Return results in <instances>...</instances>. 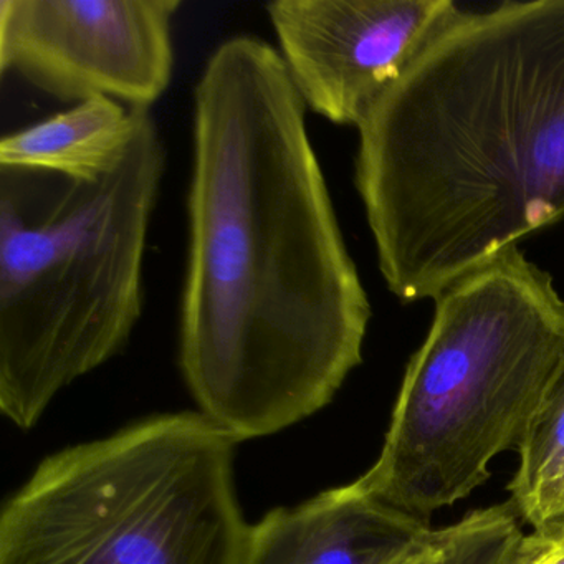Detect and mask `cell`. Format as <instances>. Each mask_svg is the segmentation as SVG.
I'll list each match as a JSON object with an SVG mask.
<instances>
[{
    "instance_id": "obj_14",
    "label": "cell",
    "mask_w": 564,
    "mask_h": 564,
    "mask_svg": "<svg viewBox=\"0 0 564 564\" xmlns=\"http://www.w3.org/2000/svg\"><path fill=\"white\" fill-rule=\"evenodd\" d=\"M560 517H564V477L563 485H561Z\"/></svg>"
},
{
    "instance_id": "obj_11",
    "label": "cell",
    "mask_w": 564,
    "mask_h": 564,
    "mask_svg": "<svg viewBox=\"0 0 564 564\" xmlns=\"http://www.w3.org/2000/svg\"><path fill=\"white\" fill-rule=\"evenodd\" d=\"M520 514L510 501L471 511L458 523L435 530L432 564H510L520 543Z\"/></svg>"
},
{
    "instance_id": "obj_5",
    "label": "cell",
    "mask_w": 564,
    "mask_h": 564,
    "mask_svg": "<svg viewBox=\"0 0 564 564\" xmlns=\"http://www.w3.org/2000/svg\"><path fill=\"white\" fill-rule=\"evenodd\" d=\"M237 445L183 411L48 455L2 507L0 564H243Z\"/></svg>"
},
{
    "instance_id": "obj_7",
    "label": "cell",
    "mask_w": 564,
    "mask_h": 564,
    "mask_svg": "<svg viewBox=\"0 0 564 564\" xmlns=\"http://www.w3.org/2000/svg\"><path fill=\"white\" fill-rule=\"evenodd\" d=\"M265 11L306 110L358 128L460 9L452 0H273Z\"/></svg>"
},
{
    "instance_id": "obj_12",
    "label": "cell",
    "mask_w": 564,
    "mask_h": 564,
    "mask_svg": "<svg viewBox=\"0 0 564 564\" xmlns=\"http://www.w3.org/2000/svg\"><path fill=\"white\" fill-rule=\"evenodd\" d=\"M510 564H564V517L546 521L521 536Z\"/></svg>"
},
{
    "instance_id": "obj_9",
    "label": "cell",
    "mask_w": 564,
    "mask_h": 564,
    "mask_svg": "<svg viewBox=\"0 0 564 564\" xmlns=\"http://www.w3.org/2000/svg\"><path fill=\"white\" fill-rule=\"evenodd\" d=\"M144 111L105 97L80 101L6 134L0 141V167L80 183L100 180L127 153Z\"/></svg>"
},
{
    "instance_id": "obj_13",
    "label": "cell",
    "mask_w": 564,
    "mask_h": 564,
    "mask_svg": "<svg viewBox=\"0 0 564 564\" xmlns=\"http://www.w3.org/2000/svg\"><path fill=\"white\" fill-rule=\"evenodd\" d=\"M435 551H437V534H435V530H432L417 546L412 547L408 554L392 564H432Z\"/></svg>"
},
{
    "instance_id": "obj_8",
    "label": "cell",
    "mask_w": 564,
    "mask_h": 564,
    "mask_svg": "<svg viewBox=\"0 0 564 564\" xmlns=\"http://www.w3.org/2000/svg\"><path fill=\"white\" fill-rule=\"evenodd\" d=\"M431 531L352 481L250 524L243 564H392Z\"/></svg>"
},
{
    "instance_id": "obj_1",
    "label": "cell",
    "mask_w": 564,
    "mask_h": 564,
    "mask_svg": "<svg viewBox=\"0 0 564 564\" xmlns=\"http://www.w3.org/2000/svg\"><path fill=\"white\" fill-rule=\"evenodd\" d=\"M306 111L257 35L220 42L193 91L177 361L239 444L326 408L371 319Z\"/></svg>"
},
{
    "instance_id": "obj_3",
    "label": "cell",
    "mask_w": 564,
    "mask_h": 564,
    "mask_svg": "<svg viewBox=\"0 0 564 564\" xmlns=\"http://www.w3.org/2000/svg\"><path fill=\"white\" fill-rule=\"evenodd\" d=\"M164 173L151 110L100 180L32 191L22 171L2 170L0 411L21 431L130 343Z\"/></svg>"
},
{
    "instance_id": "obj_10",
    "label": "cell",
    "mask_w": 564,
    "mask_h": 564,
    "mask_svg": "<svg viewBox=\"0 0 564 564\" xmlns=\"http://www.w3.org/2000/svg\"><path fill=\"white\" fill-rule=\"evenodd\" d=\"M508 490L521 518L541 527L560 517L564 477V356L520 451Z\"/></svg>"
},
{
    "instance_id": "obj_6",
    "label": "cell",
    "mask_w": 564,
    "mask_h": 564,
    "mask_svg": "<svg viewBox=\"0 0 564 564\" xmlns=\"http://www.w3.org/2000/svg\"><path fill=\"white\" fill-rule=\"evenodd\" d=\"M183 0H0V72L80 104L151 110L174 74Z\"/></svg>"
},
{
    "instance_id": "obj_4",
    "label": "cell",
    "mask_w": 564,
    "mask_h": 564,
    "mask_svg": "<svg viewBox=\"0 0 564 564\" xmlns=\"http://www.w3.org/2000/svg\"><path fill=\"white\" fill-rule=\"evenodd\" d=\"M564 356V300L518 249L435 299L376 464L355 484L427 521L520 451Z\"/></svg>"
},
{
    "instance_id": "obj_2",
    "label": "cell",
    "mask_w": 564,
    "mask_h": 564,
    "mask_svg": "<svg viewBox=\"0 0 564 564\" xmlns=\"http://www.w3.org/2000/svg\"><path fill=\"white\" fill-rule=\"evenodd\" d=\"M356 130L379 270L435 300L564 217V0L458 12Z\"/></svg>"
}]
</instances>
